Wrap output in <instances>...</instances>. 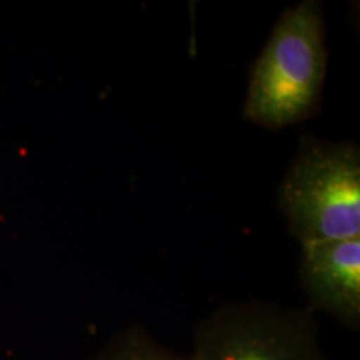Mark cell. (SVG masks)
Here are the masks:
<instances>
[{"label": "cell", "instance_id": "3957f363", "mask_svg": "<svg viewBox=\"0 0 360 360\" xmlns=\"http://www.w3.org/2000/svg\"><path fill=\"white\" fill-rule=\"evenodd\" d=\"M195 360H330L307 307L269 300L225 302L193 327Z\"/></svg>", "mask_w": 360, "mask_h": 360}, {"label": "cell", "instance_id": "6da1fadb", "mask_svg": "<svg viewBox=\"0 0 360 360\" xmlns=\"http://www.w3.org/2000/svg\"><path fill=\"white\" fill-rule=\"evenodd\" d=\"M327 57L322 4L302 0L285 8L252 65L244 119L281 130L317 115Z\"/></svg>", "mask_w": 360, "mask_h": 360}, {"label": "cell", "instance_id": "5b68a950", "mask_svg": "<svg viewBox=\"0 0 360 360\" xmlns=\"http://www.w3.org/2000/svg\"><path fill=\"white\" fill-rule=\"evenodd\" d=\"M89 360H195L193 354H177L162 345L142 326L119 330Z\"/></svg>", "mask_w": 360, "mask_h": 360}, {"label": "cell", "instance_id": "277c9868", "mask_svg": "<svg viewBox=\"0 0 360 360\" xmlns=\"http://www.w3.org/2000/svg\"><path fill=\"white\" fill-rule=\"evenodd\" d=\"M299 281L307 309L360 328V237L300 245Z\"/></svg>", "mask_w": 360, "mask_h": 360}, {"label": "cell", "instance_id": "7a4b0ae2", "mask_svg": "<svg viewBox=\"0 0 360 360\" xmlns=\"http://www.w3.org/2000/svg\"><path fill=\"white\" fill-rule=\"evenodd\" d=\"M278 207L300 245L360 237V148L300 139L278 187Z\"/></svg>", "mask_w": 360, "mask_h": 360}]
</instances>
